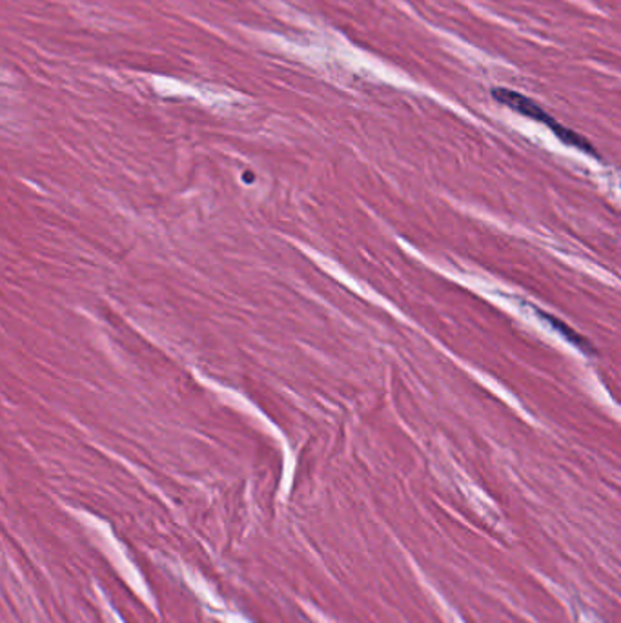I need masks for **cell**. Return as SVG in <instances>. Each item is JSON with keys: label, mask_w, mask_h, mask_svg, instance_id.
Segmentation results:
<instances>
[{"label": "cell", "mask_w": 621, "mask_h": 623, "mask_svg": "<svg viewBox=\"0 0 621 623\" xmlns=\"http://www.w3.org/2000/svg\"><path fill=\"white\" fill-rule=\"evenodd\" d=\"M113 622H116V623H122V620L119 619V616H117L116 613H113Z\"/></svg>", "instance_id": "obj_3"}, {"label": "cell", "mask_w": 621, "mask_h": 623, "mask_svg": "<svg viewBox=\"0 0 621 623\" xmlns=\"http://www.w3.org/2000/svg\"><path fill=\"white\" fill-rule=\"evenodd\" d=\"M536 312L537 316L542 317L543 321L551 323L556 332L565 336V339H567V341H570V343L576 345L579 350H584V352H587V354H592V352H595V349L590 347L589 341H587V339L585 338H581L579 334L574 332L573 328H569V325H565V323L558 321V319L551 316V314H545V312L542 310Z\"/></svg>", "instance_id": "obj_2"}, {"label": "cell", "mask_w": 621, "mask_h": 623, "mask_svg": "<svg viewBox=\"0 0 621 623\" xmlns=\"http://www.w3.org/2000/svg\"><path fill=\"white\" fill-rule=\"evenodd\" d=\"M492 96L495 97V101L509 106L511 110L518 111V113H522V116L531 117L534 121L542 122L545 127L551 128L565 144L581 150L585 154L598 157L595 146H592L587 139L581 138L578 133H574L569 128L558 124V122L554 121L553 117L545 113V111H543L536 102L531 101L529 97L522 96V94H518V91L505 90V88H498V90L492 91Z\"/></svg>", "instance_id": "obj_1"}]
</instances>
